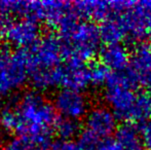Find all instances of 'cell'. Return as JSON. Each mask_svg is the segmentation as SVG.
I'll return each instance as SVG.
<instances>
[{
	"instance_id": "cell-15",
	"label": "cell",
	"mask_w": 151,
	"mask_h": 150,
	"mask_svg": "<svg viewBox=\"0 0 151 150\" xmlns=\"http://www.w3.org/2000/svg\"><path fill=\"white\" fill-rule=\"evenodd\" d=\"M38 1H0V19L28 18L36 21Z\"/></svg>"
},
{
	"instance_id": "cell-5",
	"label": "cell",
	"mask_w": 151,
	"mask_h": 150,
	"mask_svg": "<svg viewBox=\"0 0 151 150\" xmlns=\"http://www.w3.org/2000/svg\"><path fill=\"white\" fill-rule=\"evenodd\" d=\"M28 52L29 73L33 71H52L67 60V50L60 37L47 35L32 45Z\"/></svg>"
},
{
	"instance_id": "cell-13",
	"label": "cell",
	"mask_w": 151,
	"mask_h": 150,
	"mask_svg": "<svg viewBox=\"0 0 151 150\" xmlns=\"http://www.w3.org/2000/svg\"><path fill=\"white\" fill-rule=\"evenodd\" d=\"M100 59L102 64L108 70L122 72L129 67L131 55L127 48L122 44H110L101 50Z\"/></svg>"
},
{
	"instance_id": "cell-7",
	"label": "cell",
	"mask_w": 151,
	"mask_h": 150,
	"mask_svg": "<svg viewBox=\"0 0 151 150\" xmlns=\"http://www.w3.org/2000/svg\"><path fill=\"white\" fill-rule=\"evenodd\" d=\"M118 16L127 36L140 41L151 36V0L132 1L129 8Z\"/></svg>"
},
{
	"instance_id": "cell-16",
	"label": "cell",
	"mask_w": 151,
	"mask_h": 150,
	"mask_svg": "<svg viewBox=\"0 0 151 150\" xmlns=\"http://www.w3.org/2000/svg\"><path fill=\"white\" fill-rule=\"evenodd\" d=\"M99 30L101 40L107 43V45L119 44L127 36L119 16H111L109 19L102 22Z\"/></svg>"
},
{
	"instance_id": "cell-17",
	"label": "cell",
	"mask_w": 151,
	"mask_h": 150,
	"mask_svg": "<svg viewBox=\"0 0 151 150\" xmlns=\"http://www.w3.org/2000/svg\"><path fill=\"white\" fill-rule=\"evenodd\" d=\"M115 140L121 150H144L140 131L131 122H127L116 130Z\"/></svg>"
},
{
	"instance_id": "cell-18",
	"label": "cell",
	"mask_w": 151,
	"mask_h": 150,
	"mask_svg": "<svg viewBox=\"0 0 151 150\" xmlns=\"http://www.w3.org/2000/svg\"><path fill=\"white\" fill-rule=\"evenodd\" d=\"M55 130L58 136L64 141H71L81 133L78 121L68 118H59Z\"/></svg>"
},
{
	"instance_id": "cell-2",
	"label": "cell",
	"mask_w": 151,
	"mask_h": 150,
	"mask_svg": "<svg viewBox=\"0 0 151 150\" xmlns=\"http://www.w3.org/2000/svg\"><path fill=\"white\" fill-rule=\"evenodd\" d=\"M60 34L68 59L86 63L97 55L101 45L99 27L91 22H76L61 29Z\"/></svg>"
},
{
	"instance_id": "cell-11",
	"label": "cell",
	"mask_w": 151,
	"mask_h": 150,
	"mask_svg": "<svg viewBox=\"0 0 151 150\" xmlns=\"http://www.w3.org/2000/svg\"><path fill=\"white\" fill-rule=\"evenodd\" d=\"M116 116L110 108L104 106H96L91 108L86 116V130L95 135L97 138L107 139L115 132Z\"/></svg>"
},
{
	"instance_id": "cell-14",
	"label": "cell",
	"mask_w": 151,
	"mask_h": 150,
	"mask_svg": "<svg viewBox=\"0 0 151 150\" xmlns=\"http://www.w3.org/2000/svg\"><path fill=\"white\" fill-rule=\"evenodd\" d=\"M73 6L76 14L86 20L104 22L113 16L110 1H99V0L77 1L73 4Z\"/></svg>"
},
{
	"instance_id": "cell-20",
	"label": "cell",
	"mask_w": 151,
	"mask_h": 150,
	"mask_svg": "<svg viewBox=\"0 0 151 150\" xmlns=\"http://www.w3.org/2000/svg\"><path fill=\"white\" fill-rule=\"evenodd\" d=\"M90 68L91 84L93 86H101L106 84L110 72L102 63H93L88 66Z\"/></svg>"
},
{
	"instance_id": "cell-21",
	"label": "cell",
	"mask_w": 151,
	"mask_h": 150,
	"mask_svg": "<svg viewBox=\"0 0 151 150\" xmlns=\"http://www.w3.org/2000/svg\"><path fill=\"white\" fill-rule=\"evenodd\" d=\"M2 150H44L41 146L23 138H14L5 143Z\"/></svg>"
},
{
	"instance_id": "cell-8",
	"label": "cell",
	"mask_w": 151,
	"mask_h": 150,
	"mask_svg": "<svg viewBox=\"0 0 151 150\" xmlns=\"http://www.w3.org/2000/svg\"><path fill=\"white\" fill-rule=\"evenodd\" d=\"M36 20L45 22L52 28L59 30L71 25L78 20V16L74 10L73 4L67 1H38V9Z\"/></svg>"
},
{
	"instance_id": "cell-25",
	"label": "cell",
	"mask_w": 151,
	"mask_h": 150,
	"mask_svg": "<svg viewBox=\"0 0 151 150\" xmlns=\"http://www.w3.org/2000/svg\"><path fill=\"white\" fill-rule=\"evenodd\" d=\"M97 150H121V148L115 139L107 138L99 143Z\"/></svg>"
},
{
	"instance_id": "cell-9",
	"label": "cell",
	"mask_w": 151,
	"mask_h": 150,
	"mask_svg": "<svg viewBox=\"0 0 151 150\" xmlns=\"http://www.w3.org/2000/svg\"><path fill=\"white\" fill-rule=\"evenodd\" d=\"M127 73L134 86L151 88V41H142L136 46Z\"/></svg>"
},
{
	"instance_id": "cell-26",
	"label": "cell",
	"mask_w": 151,
	"mask_h": 150,
	"mask_svg": "<svg viewBox=\"0 0 151 150\" xmlns=\"http://www.w3.org/2000/svg\"><path fill=\"white\" fill-rule=\"evenodd\" d=\"M2 131H3V126L1 122V115H0V137L2 136Z\"/></svg>"
},
{
	"instance_id": "cell-10",
	"label": "cell",
	"mask_w": 151,
	"mask_h": 150,
	"mask_svg": "<svg viewBox=\"0 0 151 150\" xmlns=\"http://www.w3.org/2000/svg\"><path fill=\"white\" fill-rule=\"evenodd\" d=\"M54 107L63 118L77 121L88 114V101L81 92L64 88L55 96Z\"/></svg>"
},
{
	"instance_id": "cell-6",
	"label": "cell",
	"mask_w": 151,
	"mask_h": 150,
	"mask_svg": "<svg viewBox=\"0 0 151 150\" xmlns=\"http://www.w3.org/2000/svg\"><path fill=\"white\" fill-rule=\"evenodd\" d=\"M0 36L20 50L30 48L39 40L40 27L33 19H0Z\"/></svg>"
},
{
	"instance_id": "cell-12",
	"label": "cell",
	"mask_w": 151,
	"mask_h": 150,
	"mask_svg": "<svg viewBox=\"0 0 151 150\" xmlns=\"http://www.w3.org/2000/svg\"><path fill=\"white\" fill-rule=\"evenodd\" d=\"M61 85L77 92L88 88L91 85L88 66L81 61L67 59L65 64L62 65Z\"/></svg>"
},
{
	"instance_id": "cell-24",
	"label": "cell",
	"mask_w": 151,
	"mask_h": 150,
	"mask_svg": "<svg viewBox=\"0 0 151 150\" xmlns=\"http://www.w3.org/2000/svg\"><path fill=\"white\" fill-rule=\"evenodd\" d=\"M45 150H79L77 143H74L73 141H56L50 143Z\"/></svg>"
},
{
	"instance_id": "cell-4",
	"label": "cell",
	"mask_w": 151,
	"mask_h": 150,
	"mask_svg": "<svg viewBox=\"0 0 151 150\" xmlns=\"http://www.w3.org/2000/svg\"><path fill=\"white\" fill-rule=\"evenodd\" d=\"M29 78L28 52L24 50H0V100L21 88Z\"/></svg>"
},
{
	"instance_id": "cell-23",
	"label": "cell",
	"mask_w": 151,
	"mask_h": 150,
	"mask_svg": "<svg viewBox=\"0 0 151 150\" xmlns=\"http://www.w3.org/2000/svg\"><path fill=\"white\" fill-rule=\"evenodd\" d=\"M139 131L143 146L146 149L151 150V120L144 122Z\"/></svg>"
},
{
	"instance_id": "cell-22",
	"label": "cell",
	"mask_w": 151,
	"mask_h": 150,
	"mask_svg": "<svg viewBox=\"0 0 151 150\" xmlns=\"http://www.w3.org/2000/svg\"><path fill=\"white\" fill-rule=\"evenodd\" d=\"M100 142L101 141L99 138H97L88 130H84L79 134L77 145L79 150H97Z\"/></svg>"
},
{
	"instance_id": "cell-1",
	"label": "cell",
	"mask_w": 151,
	"mask_h": 150,
	"mask_svg": "<svg viewBox=\"0 0 151 150\" xmlns=\"http://www.w3.org/2000/svg\"><path fill=\"white\" fill-rule=\"evenodd\" d=\"M0 115L4 130L41 147L47 145L59 119L54 104L37 90L24 93Z\"/></svg>"
},
{
	"instance_id": "cell-3",
	"label": "cell",
	"mask_w": 151,
	"mask_h": 150,
	"mask_svg": "<svg viewBox=\"0 0 151 150\" xmlns=\"http://www.w3.org/2000/svg\"><path fill=\"white\" fill-rule=\"evenodd\" d=\"M133 86L127 72H113L110 73L104 92V99L116 118L131 123L134 119L138 98Z\"/></svg>"
},
{
	"instance_id": "cell-19",
	"label": "cell",
	"mask_w": 151,
	"mask_h": 150,
	"mask_svg": "<svg viewBox=\"0 0 151 150\" xmlns=\"http://www.w3.org/2000/svg\"><path fill=\"white\" fill-rule=\"evenodd\" d=\"M151 115V96L147 93L138 94L137 104H136L134 121H145Z\"/></svg>"
}]
</instances>
